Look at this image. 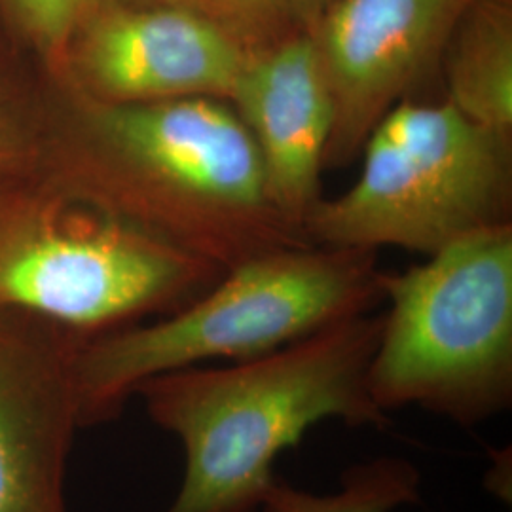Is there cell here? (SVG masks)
<instances>
[{
    "mask_svg": "<svg viewBox=\"0 0 512 512\" xmlns=\"http://www.w3.org/2000/svg\"><path fill=\"white\" fill-rule=\"evenodd\" d=\"M380 327L382 315L363 313L260 357L139 385L133 397L183 446V480L165 512H260L275 459L313 425L387 427L368 391Z\"/></svg>",
    "mask_w": 512,
    "mask_h": 512,
    "instance_id": "2",
    "label": "cell"
},
{
    "mask_svg": "<svg viewBox=\"0 0 512 512\" xmlns=\"http://www.w3.org/2000/svg\"><path fill=\"white\" fill-rule=\"evenodd\" d=\"M97 0H0V35L18 54L54 73L74 29Z\"/></svg>",
    "mask_w": 512,
    "mask_h": 512,
    "instance_id": "14",
    "label": "cell"
},
{
    "mask_svg": "<svg viewBox=\"0 0 512 512\" xmlns=\"http://www.w3.org/2000/svg\"><path fill=\"white\" fill-rule=\"evenodd\" d=\"M357 181L319 200L304 232L321 245L431 255L505 222L511 135L482 128L448 101H401L368 133Z\"/></svg>",
    "mask_w": 512,
    "mask_h": 512,
    "instance_id": "6",
    "label": "cell"
},
{
    "mask_svg": "<svg viewBox=\"0 0 512 512\" xmlns=\"http://www.w3.org/2000/svg\"><path fill=\"white\" fill-rule=\"evenodd\" d=\"M249 52L202 10L97 0L54 74L107 103L230 101Z\"/></svg>",
    "mask_w": 512,
    "mask_h": 512,
    "instance_id": "7",
    "label": "cell"
},
{
    "mask_svg": "<svg viewBox=\"0 0 512 512\" xmlns=\"http://www.w3.org/2000/svg\"><path fill=\"white\" fill-rule=\"evenodd\" d=\"M78 336L0 310V512H67Z\"/></svg>",
    "mask_w": 512,
    "mask_h": 512,
    "instance_id": "9",
    "label": "cell"
},
{
    "mask_svg": "<svg viewBox=\"0 0 512 512\" xmlns=\"http://www.w3.org/2000/svg\"><path fill=\"white\" fill-rule=\"evenodd\" d=\"M222 274L46 179L0 196V310L78 338L164 317Z\"/></svg>",
    "mask_w": 512,
    "mask_h": 512,
    "instance_id": "5",
    "label": "cell"
},
{
    "mask_svg": "<svg viewBox=\"0 0 512 512\" xmlns=\"http://www.w3.org/2000/svg\"><path fill=\"white\" fill-rule=\"evenodd\" d=\"M50 73L0 44V196L42 179Z\"/></svg>",
    "mask_w": 512,
    "mask_h": 512,
    "instance_id": "12",
    "label": "cell"
},
{
    "mask_svg": "<svg viewBox=\"0 0 512 512\" xmlns=\"http://www.w3.org/2000/svg\"><path fill=\"white\" fill-rule=\"evenodd\" d=\"M475 0H336L310 33L332 99L327 164L368 133L429 73Z\"/></svg>",
    "mask_w": 512,
    "mask_h": 512,
    "instance_id": "8",
    "label": "cell"
},
{
    "mask_svg": "<svg viewBox=\"0 0 512 512\" xmlns=\"http://www.w3.org/2000/svg\"><path fill=\"white\" fill-rule=\"evenodd\" d=\"M0 44H4V46H8L6 42H4V38H2V35H0Z\"/></svg>",
    "mask_w": 512,
    "mask_h": 512,
    "instance_id": "18",
    "label": "cell"
},
{
    "mask_svg": "<svg viewBox=\"0 0 512 512\" xmlns=\"http://www.w3.org/2000/svg\"><path fill=\"white\" fill-rule=\"evenodd\" d=\"M448 103L501 135L512 131V8L509 0H475L448 40Z\"/></svg>",
    "mask_w": 512,
    "mask_h": 512,
    "instance_id": "11",
    "label": "cell"
},
{
    "mask_svg": "<svg viewBox=\"0 0 512 512\" xmlns=\"http://www.w3.org/2000/svg\"><path fill=\"white\" fill-rule=\"evenodd\" d=\"M255 143L266 194L302 228L319 202L332 135V99L315 40L294 31L247 57L228 101Z\"/></svg>",
    "mask_w": 512,
    "mask_h": 512,
    "instance_id": "10",
    "label": "cell"
},
{
    "mask_svg": "<svg viewBox=\"0 0 512 512\" xmlns=\"http://www.w3.org/2000/svg\"><path fill=\"white\" fill-rule=\"evenodd\" d=\"M421 475L410 459L378 456L355 463L334 492L315 494L274 476L260 512H395L418 503Z\"/></svg>",
    "mask_w": 512,
    "mask_h": 512,
    "instance_id": "13",
    "label": "cell"
},
{
    "mask_svg": "<svg viewBox=\"0 0 512 512\" xmlns=\"http://www.w3.org/2000/svg\"><path fill=\"white\" fill-rule=\"evenodd\" d=\"M129 4H150V6H183V8H194V10H205V0H120Z\"/></svg>",
    "mask_w": 512,
    "mask_h": 512,
    "instance_id": "17",
    "label": "cell"
},
{
    "mask_svg": "<svg viewBox=\"0 0 512 512\" xmlns=\"http://www.w3.org/2000/svg\"><path fill=\"white\" fill-rule=\"evenodd\" d=\"M205 10L249 54L300 31L289 0H205Z\"/></svg>",
    "mask_w": 512,
    "mask_h": 512,
    "instance_id": "15",
    "label": "cell"
},
{
    "mask_svg": "<svg viewBox=\"0 0 512 512\" xmlns=\"http://www.w3.org/2000/svg\"><path fill=\"white\" fill-rule=\"evenodd\" d=\"M42 179L220 270L302 243L228 101L107 103L50 73Z\"/></svg>",
    "mask_w": 512,
    "mask_h": 512,
    "instance_id": "1",
    "label": "cell"
},
{
    "mask_svg": "<svg viewBox=\"0 0 512 512\" xmlns=\"http://www.w3.org/2000/svg\"><path fill=\"white\" fill-rule=\"evenodd\" d=\"M389 308L368 366L376 406H416L475 427L512 404V226L454 239L401 274H380Z\"/></svg>",
    "mask_w": 512,
    "mask_h": 512,
    "instance_id": "4",
    "label": "cell"
},
{
    "mask_svg": "<svg viewBox=\"0 0 512 512\" xmlns=\"http://www.w3.org/2000/svg\"><path fill=\"white\" fill-rule=\"evenodd\" d=\"M380 298L368 251L296 243L251 256L173 313L78 340L73 385L80 427L116 420L148 378L272 353L370 313Z\"/></svg>",
    "mask_w": 512,
    "mask_h": 512,
    "instance_id": "3",
    "label": "cell"
},
{
    "mask_svg": "<svg viewBox=\"0 0 512 512\" xmlns=\"http://www.w3.org/2000/svg\"><path fill=\"white\" fill-rule=\"evenodd\" d=\"M294 23L300 31H310L311 27L323 18L336 0H289Z\"/></svg>",
    "mask_w": 512,
    "mask_h": 512,
    "instance_id": "16",
    "label": "cell"
}]
</instances>
